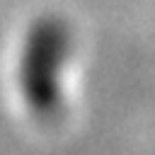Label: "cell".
Segmentation results:
<instances>
[{
  "instance_id": "6da1fadb",
  "label": "cell",
  "mask_w": 155,
  "mask_h": 155,
  "mask_svg": "<svg viewBox=\"0 0 155 155\" xmlns=\"http://www.w3.org/2000/svg\"><path fill=\"white\" fill-rule=\"evenodd\" d=\"M68 53L70 34L61 19H39L27 31L17 68V82L24 104L36 116L58 114L63 104V73Z\"/></svg>"
}]
</instances>
